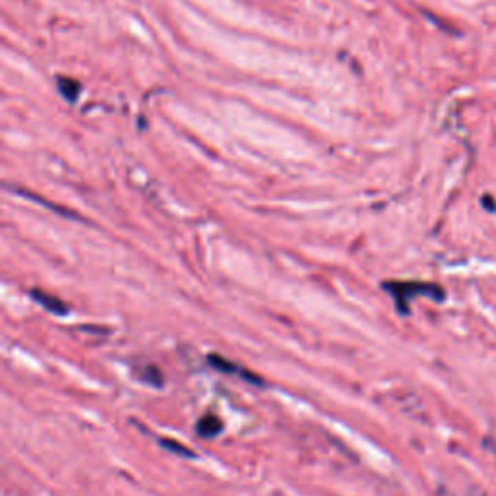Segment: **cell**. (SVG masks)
<instances>
[{"label":"cell","instance_id":"cell-4","mask_svg":"<svg viewBox=\"0 0 496 496\" xmlns=\"http://www.w3.org/2000/svg\"><path fill=\"white\" fill-rule=\"evenodd\" d=\"M33 297L39 300V302H41L45 309L51 310V312H56V314H64V312H66V304H64V302H61V300H56V299H52V297L45 295V293H39V291H35V293H33Z\"/></svg>","mask_w":496,"mask_h":496},{"label":"cell","instance_id":"cell-3","mask_svg":"<svg viewBox=\"0 0 496 496\" xmlns=\"http://www.w3.org/2000/svg\"><path fill=\"white\" fill-rule=\"evenodd\" d=\"M223 431V421L217 415H206L196 423V433L202 438H214Z\"/></svg>","mask_w":496,"mask_h":496},{"label":"cell","instance_id":"cell-1","mask_svg":"<svg viewBox=\"0 0 496 496\" xmlns=\"http://www.w3.org/2000/svg\"><path fill=\"white\" fill-rule=\"evenodd\" d=\"M392 293L393 300L402 314L409 312V300L415 297H431L434 300H444V289L434 283H419V281H392L384 285Z\"/></svg>","mask_w":496,"mask_h":496},{"label":"cell","instance_id":"cell-7","mask_svg":"<svg viewBox=\"0 0 496 496\" xmlns=\"http://www.w3.org/2000/svg\"><path fill=\"white\" fill-rule=\"evenodd\" d=\"M483 204H485L486 207L490 206V209H495V202H493L490 198H483Z\"/></svg>","mask_w":496,"mask_h":496},{"label":"cell","instance_id":"cell-2","mask_svg":"<svg viewBox=\"0 0 496 496\" xmlns=\"http://www.w3.org/2000/svg\"><path fill=\"white\" fill-rule=\"evenodd\" d=\"M207 362L217 369L219 372H223V374H238V376H242L245 380L252 384H262V378H258L256 374H252V371H247V369H242V366H238L235 362L227 361L223 355H217V353H209V357H207Z\"/></svg>","mask_w":496,"mask_h":496},{"label":"cell","instance_id":"cell-6","mask_svg":"<svg viewBox=\"0 0 496 496\" xmlns=\"http://www.w3.org/2000/svg\"><path fill=\"white\" fill-rule=\"evenodd\" d=\"M159 444L163 446V448H167L169 452H173V454H178V455H188V457H192V452L186 448V446L183 444H178V442H175V440H169V438H161L159 440Z\"/></svg>","mask_w":496,"mask_h":496},{"label":"cell","instance_id":"cell-5","mask_svg":"<svg viewBox=\"0 0 496 496\" xmlns=\"http://www.w3.org/2000/svg\"><path fill=\"white\" fill-rule=\"evenodd\" d=\"M140 376H142V380L147 384H152V386H163V374H161V371L155 366V364H147L145 369H142V372H140Z\"/></svg>","mask_w":496,"mask_h":496}]
</instances>
